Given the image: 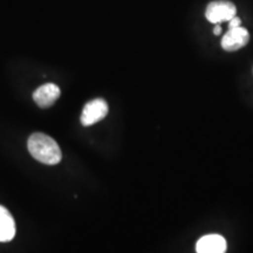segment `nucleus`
Here are the masks:
<instances>
[{"instance_id":"6e6552de","label":"nucleus","mask_w":253,"mask_h":253,"mask_svg":"<svg viewBox=\"0 0 253 253\" xmlns=\"http://www.w3.org/2000/svg\"><path fill=\"white\" fill-rule=\"evenodd\" d=\"M239 26H242V21H240V19L237 17V15L229 21V28H235Z\"/></svg>"},{"instance_id":"0eeeda50","label":"nucleus","mask_w":253,"mask_h":253,"mask_svg":"<svg viewBox=\"0 0 253 253\" xmlns=\"http://www.w3.org/2000/svg\"><path fill=\"white\" fill-rule=\"evenodd\" d=\"M15 236V223L7 209L0 205V242H11Z\"/></svg>"},{"instance_id":"423d86ee","label":"nucleus","mask_w":253,"mask_h":253,"mask_svg":"<svg viewBox=\"0 0 253 253\" xmlns=\"http://www.w3.org/2000/svg\"><path fill=\"white\" fill-rule=\"evenodd\" d=\"M197 253H225L226 240L219 235H208L202 237L196 244Z\"/></svg>"},{"instance_id":"f03ea898","label":"nucleus","mask_w":253,"mask_h":253,"mask_svg":"<svg viewBox=\"0 0 253 253\" xmlns=\"http://www.w3.org/2000/svg\"><path fill=\"white\" fill-rule=\"evenodd\" d=\"M236 13L237 8L235 4L227 0H216L210 2L205 9V17L212 24L230 21L233 17H236Z\"/></svg>"},{"instance_id":"7ed1b4c3","label":"nucleus","mask_w":253,"mask_h":253,"mask_svg":"<svg viewBox=\"0 0 253 253\" xmlns=\"http://www.w3.org/2000/svg\"><path fill=\"white\" fill-rule=\"evenodd\" d=\"M108 114V104L103 99H95L84 106L81 114V123L84 126H93L100 122Z\"/></svg>"},{"instance_id":"f257e3e1","label":"nucleus","mask_w":253,"mask_h":253,"mask_svg":"<svg viewBox=\"0 0 253 253\" xmlns=\"http://www.w3.org/2000/svg\"><path fill=\"white\" fill-rule=\"evenodd\" d=\"M28 150L40 163L55 166L62 158V153L55 140L42 132L32 134L28 138Z\"/></svg>"},{"instance_id":"20e7f679","label":"nucleus","mask_w":253,"mask_h":253,"mask_svg":"<svg viewBox=\"0 0 253 253\" xmlns=\"http://www.w3.org/2000/svg\"><path fill=\"white\" fill-rule=\"evenodd\" d=\"M250 40V33L244 27L239 26L229 28L221 39V47L226 52H236L248 45Z\"/></svg>"},{"instance_id":"39448f33","label":"nucleus","mask_w":253,"mask_h":253,"mask_svg":"<svg viewBox=\"0 0 253 253\" xmlns=\"http://www.w3.org/2000/svg\"><path fill=\"white\" fill-rule=\"evenodd\" d=\"M60 88L54 84H46L33 93V100L41 108H48L59 99Z\"/></svg>"},{"instance_id":"1a4fd4ad","label":"nucleus","mask_w":253,"mask_h":253,"mask_svg":"<svg viewBox=\"0 0 253 253\" xmlns=\"http://www.w3.org/2000/svg\"><path fill=\"white\" fill-rule=\"evenodd\" d=\"M220 32H221V27L219 26V25L217 24V26L213 28V33L216 34V36H219V34H220Z\"/></svg>"}]
</instances>
